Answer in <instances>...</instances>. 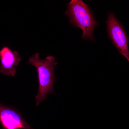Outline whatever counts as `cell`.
Segmentation results:
<instances>
[{
    "label": "cell",
    "instance_id": "3957f363",
    "mask_svg": "<svg viewBox=\"0 0 129 129\" xmlns=\"http://www.w3.org/2000/svg\"><path fill=\"white\" fill-rule=\"evenodd\" d=\"M108 37L121 55L129 61V39L123 26L114 14L109 12L106 22Z\"/></svg>",
    "mask_w": 129,
    "mask_h": 129
},
{
    "label": "cell",
    "instance_id": "6da1fadb",
    "mask_svg": "<svg viewBox=\"0 0 129 129\" xmlns=\"http://www.w3.org/2000/svg\"><path fill=\"white\" fill-rule=\"evenodd\" d=\"M28 62L34 66L37 70L39 87L35 98L36 105L38 106L46 99L48 94L55 93L53 87L55 77L54 69L58 63L55 62V57L51 56L41 59L38 53L32 55Z\"/></svg>",
    "mask_w": 129,
    "mask_h": 129
},
{
    "label": "cell",
    "instance_id": "8992f818",
    "mask_svg": "<svg viewBox=\"0 0 129 129\" xmlns=\"http://www.w3.org/2000/svg\"></svg>",
    "mask_w": 129,
    "mask_h": 129
},
{
    "label": "cell",
    "instance_id": "5b68a950",
    "mask_svg": "<svg viewBox=\"0 0 129 129\" xmlns=\"http://www.w3.org/2000/svg\"><path fill=\"white\" fill-rule=\"evenodd\" d=\"M21 59L18 53L12 51L7 47H3L0 50V72L4 75L14 76L16 72L15 67Z\"/></svg>",
    "mask_w": 129,
    "mask_h": 129
},
{
    "label": "cell",
    "instance_id": "277c9868",
    "mask_svg": "<svg viewBox=\"0 0 129 129\" xmlns=\"http://www.w3.org/2000/svg\"><path fill=\"white\" fill-rule=\"evenodd\" d=\"M0 122L4 129H33L17 110L1 104Z\"/></svg>",
    "mask_w": 129,
    "mask_h": 129
},
{
    "label": "cell",
    "instance_id": "7a4b0ae2",
    "mask_svg": "<svg viewBox=\"0 0 129 129\" xmlns=\"http://www.w3.org/2000/svg\"><path fill=\"white\" fill-rule=\"evenodd\" d=\"M67 6L65 14L68 17L70 23L82 30V39L95 42L93 31L98 23L88 5L81 0H72Z\"/></svg>",
    "mask_w": 129,
    "mask_h": 129
}]
</instances>
